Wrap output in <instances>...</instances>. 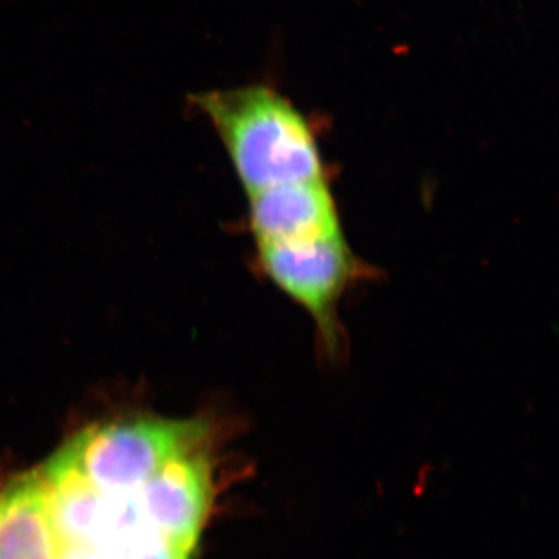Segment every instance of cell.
<instances>
[{"label":"cell","mask_w":559,"mask_h":559,"mask_svg":"<svg viewBox=\"0 0 559 559\" xmlns=\"http://www.w3.org/2000/svg\"><path fill=\"white\" fill-rule=\"evenodd\" d=\"M60 540L38 471L0 489V559H58Z\"/></svg>","instance_id":"obj_6"},{"label":"cell","mask_w":559,"mask_h":559,"mask_svg":"<svg viewBox=\"0 0 559 559\" xmlns=\"http://www.w3.org/2000/svg\"><path fill=\"white\" fill-rule=\"evenodd\" d=\"M207 441L210 426L201 419L134 418L92 426L60 452L98 492L124 496Z\"/></svg>","instance_id":"obj_2"},{"label":"cell","mask_w":559,"mask_h":559,"mask_svg":"<svg viewBox=\"0 0 559 559\" xmlns=\"http://www.w3.org/2000/svg\"><path fill=\"white\" fill-rule=\"evenodd\" d=\"M210 441L171 460L135 492L151 530L197 550L215 498V468Z\"/></svg>","instance_id":"obj_4"},{"label":"cell","mask_w":559,"mask_h":559,"mask_svg":"<svg viewBox=\"0 0 559 559\" xmlns=\"http://www.w3.org/2000/svg\"><path fill=\"white\" fill-rule=\"evenodd\" d=\"M261 271L310 316L326 352L340 347V305L362 274L345 235L316 240L257 242Z\"/></svg>","instance_id":"obj_3"},{"label":"cell","mask_w":559,"mask_h":559,"mask_svg":"<svg viewBox=\"0 0 559 559\" xmlns=\"http://www.w3.org/2000/svg\"><path fill=\"white\" fill-rule=\"evenodd\" d=\"M193 554L189 547L142 525L116 540L106 551L105 559H191Z\"/></svg>","instance_id":"obj_7"},{"label":"cell","mask_w":559,"mask_h":559,"mask_svg":"<svg viewBox=\"0 0 559 559\" xmlns=\"http://www.w3.org/2000/svg\"><path fill=\"white\" fill-rule=\"evenodd\" d=\"M249 224L255 242H288L344 234L329 180L285 183L249 194Z\"/></svg>","instance_id":"obj_5"},{"label":"cell","mask_w":559,"mask_h":559,"mask_svg":"<svg viewBox=\"0 0 559 559\" xmlns=\"http://www.w3.org/2000/svg\"><path fill=\"white\" fill-rule=\"evenodd\" d=\"M190 102L218 132L248 197L285 183L326 179L310 120L272 87L201 92Z\"/></svg>","instance_id":"obj_1"},{"label":"cell","mask_w":559,"mask_h":559,"mask_svg":"<svg viewBox=\"0 0 559 559\" xmlns=\"http://www.w3.org/2000/svg\"><path fill=\"white\" fill-rule=\"evenodd\" d=\"M58 559H83L80 557L76 551L70 549H61L60 555H58Z\"/></svg>","instance_id":"obj_8"}]
</instances>
